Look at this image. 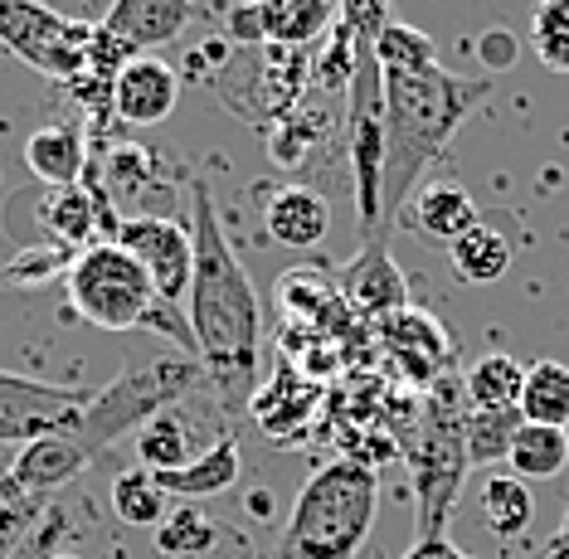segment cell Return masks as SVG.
Wrapping results in <instances>:
<instances>
[{"label":"cell","instance_id":"603a6c76","mask_svg":"<svg viewBox=\"0 0 569 559\" xmlns=\"http://www.w3.org/2000/svg\"><path fill=\"white\" fill-rule=\"evenodd\" d=\"M448 263L458 272V282H468V288H491V282L507 278V268H511V239L482 219V224H472L462 239L448 243Z\"/></svg>","mask_w":569,"mask_h":559},{"label":"cell","instance_id":"8fae6325","mask_svg":"<svg viewBox=\"0 0 569 559\" xmlns=\"http://www.w3.org/2000/svg\"><path fill=\"white\" fill-rule=\"evenodd\" d=\"M157 559H263L258 540L229 516H214L196 501H176L171 516L151 530Z\"/></svg>","mask_w":569,"mask_h":559},{"label":"cell","instance_id":"e575fe53","mask_svg":"<svg viewBox=\"0 0 569 559\" xmlns=\"http://www.w3.org/2000/svg\"><path fill=\"white\" fill-rule=\"evenodd\" d=\"M49 506L54 501H44V497H34V491H24L10 472H0V536L6 540H30L34 536V526L49 516Z\"/></svg>","mask_w":569,"mask_h":559},{"label":"cell","instance_id":"7a4b0ae2","mask_svg":"<svg viewBox=\"0 0 569 559\" xmlns=\"http://www.w3.org/2000/svg\"><path fill=\"white\" fill-rule=\"evenodd\" d=\"M190 239H196V268H190L186 321L196 336V360L204 370V395L214 409L239 413L258 395V360H263V302L234 253L210 194V180L190 176Z\"/></svg>","mask_w":569,"mask_h":559},{"label":"cell","instance_id":"74e56055","mask_svg":"<svg viewBox=\"0 0 569 559\" xmlns=\"http://www.w3.org/2000/svg\"><path fill=\"white\" fill-rule=\"evenodd\" d=\"M546 559H569V506H565V521L555 530V540L546 545Z\"/></svg>","mask_w":569,"mask_h":559},{"label":"cell","instance_id":"f1b7e54d","mask_svg":"<svg viewBox=\"0 0 569 559\" xmlns=\"http://www.w3.org/2000/svg\"><path fill=\"white\" fill-rule=\"evenodd\" d=\"M112 516L132 530H157L171 516V497L157 487L147 467H127L112 477Z\"/></svg>","mask_w":569,"mask_h":559},{"label":"cell","instance_id":"836d02e7","mask_svg":"<svg viewBox=\"0 0 569 559\" xmlns=\"http://www.w3.org/2000/svg\"><path fill=\"white\" fill-rule=\"evenodd\" d=\"M336 10H341V30L351 34L356 44V69H366V63H380L375 59V44H380L385 24H390V0H336Z\"/></svg>","mask_w":569,"mask_h":559},{"label":"cell","instance_id":"277c9868","mask_svg":"<svg viewBox=\"0 0 569 559\" xmlns=\"http://www.w3.org/2000/svg\"><path fill=\"white\" fill-rule=\"evenodd\" d=\"M63 288H69V307L79 311L88 327H98V331H157L166 341H176V350L196 356L190 321L180 317V307L161 302L157 282L147 278V268H141L122 243H93V249H83L73 258Z\"/></svg>","mask_w":569,"mask_h":559},{"label":"cell","instance_id":"4fadbf2b","mask_svg":"<svg viewBox=\"0 0 569 559\" xmlns=\"http://www.w3.org/2000/svg\"><path fill=\"white\" fill-rule=\"evenodd\" d=\"M180 102V73L157 54H137L112 83V112L127 127H157Z\"/></svg>","mask_w":569,"mask_h":559},{"label":"cell","instance_id":"5b68a950","mask_svg":"<svg viewBox=\"0 0 569 559\" xmlns=\"http://www.w3.org/2000/svg\"><path fill=\"white\" fill-rule=\"evenodd\" d=\"M200 389H204V370H200L196 356H186V350L137 360V366H127L118 380L102 385L98 395L88 399V409L79 413V423H73L69 433L79 438V448L88 458H98V452H108L118 438L141 433L157 413L196 399Z\"/></svg>","mask_w":569,"mask_h":559},{"label":"cell","instance_id":"30bf717a","mask_svg":"<svg viewBox=\"0 0 569 559\" xmlns=\"http://www.w3.org/2000/svg\"><path fill=\"white\" fill-rule=\"evenodd\" d=\"M118 243L147 268V278L157 282L161 302L180 307V297L190 292V268H196V239H190V214H127L118 229Z\"/></svg>","mask_w":569,"mask_h":559},{"label":"cell","instance_id":"52a82bcc","mask_svg":"<svg viewBox=\"0 0 569 559\" xmlns=\"http://www.w3.org/2000/svg\"><path fill=\"white\" fill-rule=\"evenodd\" d=\"M98 20L63 16L44 0H0V44L34 73L54 78L69 88L88 69V44H93Z\"/></svg>","mask_w":569,"mask_h":559},{"label":"cell","instance_id":"f546056e","mask_svg":"<svg viewBox=\"0 0 569 559\" xmlns=\"http://www.w3.org/2000/svg\"><path fill=\"white\" fill-rule=\"evenodd\" d=\"M521 423H526L521 409H472L468 423H462V438H468V467L507 462Z\"/></svg>","mask_w":569,"mask_h":559},{"label":"cell","instance_id":"4dcf8cb0","mask_svg":"<svg viewBox=\"0 0 569 559\" xmlns=\"http://www.w3.org/2000/svg\"><path fill=\"white\" fill-rule=\"evenodd\" d=\"M93 166H98V176H102V186H108L112 200H137V194L151 190L157 186V176H161V161L147 147H137V141H127V147H108Z\"/></svg>","mask_w":569,"mask_h":559},{"label":"cell","instance_id":"cb8c5ba5","mask_svg":"<svg viewBox=\"0 0 569 559\" xmlns=\"http://www.w3.org/2000/svg\"><path fill=\"white\" fill-rule=\"evenodd\" d=\"M482 521L497 540H521L530 536V521H536V497H530V482L511 472H491L482 482Z\"/></svg>","mask_w":569,"mask_h":559},{"label":"cell","instance_id":"ffe728a7","mask_svg":"<svg viewBox=\"0 0 569 559\" xmlns=\"http://www.w3.org/2000/svg\"><path fill=\"white\" fill-rule=\"evenodd\" d=\"M157 477V487L166 491L171 501H210V497H224V491H234L239 487V477H243V452L234 438H214L210 448L200 452L196 462H186V467H176V472H151Z\"/></svg>","mask_w":569,"mask_h":559},{"label":"cell","instance_id":"d590c367","mask_svg":"<svg viewBox=\"0 0 569 559\" xmlns=\"http://www.w3.org/2000/svg\"><path fill=\"white\" fill-rule=\"evenodd\" d=\"M477 59H482L491 73H507V69H516V59H521V39L511 30H487L477 39Z\"/></svg>","mask_w":569,"mask_h":559},{"label":"cell","instance_id":"8d00e7d4","mask_svg":"<svg viewBox=\"0 0 569 559\" xmlns=\"http://www.w3.org/2000/svg\"><path fill=\"white\" fill-rule=\"evenodd\" d=\"M399 559H472L468 550H458L448 536H433V540H413Z\"/></svg>","mask_w":569,"mask_h":559},{"label":"cell","instance_id":"4316f807","mask_svg":"<svg viewBox=\"0 0 569 559\" xmlns=\"http://www.w3.org/2000/svg\"><path fill=\"white\" fill-rule=\"evenodd\" d=\"M521 389H526V366L516 356H501V350L482 356L462 375V399L472 409H516L521 405Z\"/></svg>","mask_w":569,"mask_h":559},{"label":"cell","instance_id":"484cf974","mask_svg":"<svg viewBox=\"0 0 569 559\" xmlns=\"http://www.w3.org/2000/svg\"><path fill=\"white\" fill-rule=\"evenodd\" d=\"M569 462V428H546V423H521V433H516L511 443V477H521V482H550V477H560Z\"/></svg>","mask_w":569,"mask_h":559},{"label":"cell","instance_id":"ab89813d","mask_svg":"<svg viewBox=\"0 0 569 559\" xmlns=\"http://www.w3.org/2000/svg\"><path fill=\"white\" fill-rule=\"evenodd\" d=\"M54 559H83V555H69V550H63V555H54Z\"/></svg>","mask_w":569,"mask_h":559},{"label":"cell","instance_id":"1f68e13d","mask_svg":"<svg viewBox=\"0 0 569 559\" xmlns=\"http://www.w3.org/2000/svg\"><path fill=\"white\" fill-rule=\"evenodd\" d=\"M530 49L550 73H569V0H540L530 10Z\"/></svg>","mask_w":569,"mask_h":559},{"label":"cell","instance_id":"d6986e66","mask_svg":"<svg viewBox=\"0 0 569 559\" xmlns=\"http://www.w3.org/2000/svg\"><path fill=\"white\" fill-rule=\"evenodd\" d=\"M24 166H30L34 186L63 190V186H79L93 166V151H88V132L73 122H49L40 132H30L24 141Z\"/></svg>","mask_w":569,"mask_h":559},{"label":"cell","instance_id":"d6a6232c","mask_svg":"<svg viewBox=\"0 0 569 559\" xmlns=\"http://www.w3.org/2000/svg\"><path fill=\"white\" fill-rule=\"evenodd\" d=\"M73 249L63 243H30V249H16L10 263L0 268V282H20V288H44L49 278H69L73 268Z\"/></svg>","mask_w":569,"mask_h":559},{"label":"cell","instance_id":"f35d334b","mask_svg":"<svg viewBox=\"0 0 569 559\" xmlns=\"http://www.w3.org/2000/svg\"><path fill=\"white\" fill-rule=\"evenodd\" d=\"M10 555H16V540H6V536H0V559H10Z\"/></svg>","mask_w":569,"mask_h":559},{"label":"cell","instance_id":"3957f363","mask_svg":"<svg viewBox=\"0 0 569 559\" xmlns=\"http://www.w3.org/2000/svg\"><path fill=\"white\" fill-rule=\"evenodd\" d=\"M380 516V472L356 458L321 462L297 491L268 559H356Z\"/></svg>","mask_w":569,"mask_h":559},{"label":"cell","instance_id":"ac0fdd59","mask_svg":"<svg viewBox=\"0 0 569 559\" xmlns=\"http://www.w3.org/2000/svg\"><path fill=\"white\" fill-rule=\"evenodd\" d=\"M263 229L268 239L282 243L292 253H312L327 243L331 233V204L327 194L312 186H282L268 194V210H263Z\"/></svg>","mask_w":569,"mask_h":559},{"label":"cell","instance_id":"7402d4cb","mask_svg":"<svg viewBox=\"0 0 569 559\" xmlns=\"http://www.w3.org/2000/svg\"><path fill=\"white\" fill-rule=\"evenodd\" d=\"M204 448L210 443H196L186 405H176V409L157 413V419L137 433V467H147V472H176V467L196 462Z\"/></svg>","mask_w":569,"mask_h":559},{"label":"cell","instance_id":"e0dca14e","mask_svg":"<svg viewBox=\"0 0 569 559\" xmlns=\"http://www.w3.org/2000/svg\"><path fill=\"white\" fill-rule=\"evenodd\" d=\"M249 16L263 44L302 54V49L321 44L336 30L341 10H336V0H249Z\"/></svg>","mask_w":569,"mask_h":559},{"label":"cell","instance_id":"83f0119b","mask_svg":"<svg viewBox=\"0 0 569 559\" xmlns=\"http://www.w3.org/2000/svg\"><path fill=\"white\" fill-rule=\"evenodd\" d=\"M516 409H521L526 423L569 428V366H560V360H530Z\"/></svg>","mask_w":569,"mask_h":559},{"label":"cell","instance_id":"6da1fadb","mask_svg":"<svg viewBox=\"0 0 569 559\" xmlns=\"http://www.w3.org/2000/svg\"><path fill=\"white\" fill-rule=\"evenodd\" d=\"M385 93V229L405 214L409 194L423 186V171L443 161L448 141L491 93L487 78H462L438 63V44L405 20H390L375 44Z\"/></svg>","mask_w":569,"mask_h":559},{"label":"cell","instance_id":"ba28073f","mask_svg":"<svg viewBox=\"0 0 569 559\" xmlns=\"http://www.w3.org/2000/svg\"><path fill=\"white\" fill-rule=\"evenodd\" d=\"M93 389L79 385H49V380H30V375L0 370V448H24L44 433L73 428L79 413L88 409Z\"/></svg>","mask_w":569,"mask_h":559},{"label":"cell","instance_id":"9a60e30c","mask_svg":"<svg viewBox=\"0 0 569 559\" xmlns=\"http://www.w3.org/2000/svg\"><path fill=\"white\" fill-rule=\"evenodd\" d=\"M88 462H93V458L79 448V438H73L69 428H59V433H44V438H34V443H24L16 458H10L6 472L16 477L24 491L54 501L63 487L79 482V472H83Z\"/></svg>","mask_w":569,"mask_h":559},{"label":"cell","instance_id":"5bb4252c","mask_svg":"<svg viewBox=\"0 0 569 559\" xmlns=\"http://www.w3.org/2000/svg\"><path fill=\"white\" fill-rule=\"evenodd\" d=\"M395 224L405 229H419L423 239H438V243H452L462 239L472 224H482V210H477V200L468 194V186L452 176H429L419 190L409 194L405 214L395 219Z\"/></svg>","mask_w":569,"mask_h":559},{"label":"cell","instance_id":"9c48e42d","mask_svg":"<svg viewBox=\"0 0 569 559\" xmlns=\"http://www.w3.org/2000/svg\"><path fill=\"white\" fill-rule=\"evenodd\" d=\"M375 336H380V350L395 366V375H405L413 389H438L443 375L458 366V341L433 311L405 307L395 317L375 321Z\"/></svg>","mask_w":569,"mask_h":559},{"label":"cell","instance_id":"2e32d148","mask_svg":"<svg viewBox=\"0 0 569 559\" xmlns=\"http://www.w3.org/2000/svg\"><path fill=\"white\" fill-rule=\"evenodd\" d=\"M190 20H196V0H112L102 30L118 34L132 54H151L186 34Z\"/></svg>","mask_w":569,"mask_h":559},{"label":"cell","instance_id":"d4e9b609","mask_svg":"<svg viewBox=\"0 0 569 559\" xmlns=\"http://www.w3.org/2000/svg\"><path fill=\"white\" fill-rule=\"evenodd\" d=\"M341 117H346V112H341ZM341 117H331V112L312 108V102H302V108L288 112L282 122L263 127V132H268V137H263V141H268V156H273L282 171H297V166L307 161V151L321 147L331 127H341Z\"/></svg>","mask_w":569,"mask_h":559},{"label":"cell","instance_id":"44dd1931","mask_svg":"<svg viewBox=\"0 0 569 559\" xmlns=\"http://www.w3.org/2000/svg\"><path fill=\"white\" fill-rule=\"evenodd\" d=\"M317 405H321L317 380H307V375H297L292 366H282L273 380L253 395L249 413H253V423L263 428L268 438H292L297 428L317 413Z\"/></svg>","mask_w":569,"mask_h":559},{"label":"cell","instance_id":"8992f818","mask_svg":"<svg viewBox=\"0 0 569 559\" xmlns=\"http://www.w3.org/2000/svg\"><path fill=\"white\" fill-rule=\"evenodd\" d=\"M462 423H468V413L458 409V399L448 405V389L438 385L419 399V419L399 438V452L409 458L413 497H419V540L443 536L452 506L462 497V482L472 472Z\"/></svg>","mask_w":569,"mask_h":559},{"label":"cell","instance_id":"7c38bea8","mask_svg":"<svg viewBox=\"0 0 569 559\" xmlns=\"http://www.w3.org/2000/svg\"><path fill=\"white\" fill-rule=\"evenodd\" d=\"M331 278H336V288H341L346 302H351L356 317L385 321V317H395V311L409 307V278L399 272L385 233L370 239V243H360V253L351 258V263L336 268Z\"/></svg>","mask_w":569,"mask_h":559}]
</instances>
